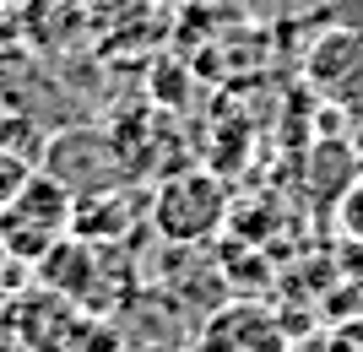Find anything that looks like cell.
<instances>
[{"instance_id":"obj_8","label":"cell","mask_w":363,"mask_h":352,"mask_svg":"<svg viewBox=\"0 0 363 352\" xmlns=\"http://www.w3.org/2000/svg\"><path fill=\"white\" fill-rule=\"evenodd\" d=\"M157 352H179V347H157ZM184 352H196V347H184Z\"/></svg>"},{"instance_id":"obj_1","label":"cell","mask_w":363,"mask_h":352,"mask_svg":"<svg viewBox=\"0 0 363 352\" xmlns=\"http://www.w3.org/2000/svg\"><path fill=\"white\" fill-rule=\"evenodd\" d=\"M71 212H76L71 190H65L55 174L33 169L11 195L0 200V239H6V249H11V261H33L38 266L49 249L71 233Z\"/></svg>"},{"instance_id":"obj_3","label":"cell","mask_w":363,"mask_h":352,"mask_svg":"<svg viewBox=\"0 0 363 352\" xmlns=\"http://www.w3.org/2000/svg\"><path fill=\"white\" fill-rule=\"evenodd\" d=\"M92 325V309H82L76 298L33 282V288L11 293L6 304V336L22 352H76Z\"/></svg>"},{"instance_id":"obj_7","label":"cell","mask_w":363,"mask_h":352,"mask_svg":"<svg viewBox=\"0 0 363 352\" xmlns=\"http://www.w3.org/2000/svg\"><path fill=\"white\" fill-rule=\"evenodd\" d=\"M288 352H331V347H325V336H293Z\"/></svg>"},{"instance_id":"obj_6","label":"cell","mask_w":363,"mask_h":352,"mask_svg":"<svg viewBox=\"0 0 363 352\" xmlns=\"http://www.w3.org/2000/svg\"><path fill=\"white\" fill-rule=\"evenodd\" d=\"M336 217H342V233H347L352 244L363 249V179L352 184V190H347L342 200H336Z\"/></svg>"},{"instance_id":"obj_4","label":"cell","mask_w":363,"mask_h":352,"mask_svg":"<svg viewBox=\"0 0 363 352\" xmlns=\"http://www.w3.org/2000/svg\"><path fill=\"white\" fill-rule=\"evenodd\" d=\"M288 320L260 298H233L217 314H206L196 352H288Z\"/></svg>"},{"instance_id":"obj_5","label":"cell","mask_w":363,"mask_h":352,"mask_svg":"<svg viewBox=\"0 0 363 352\" xmlns=\"http://www.w3.org/2000/svg\"><path fill=\"white\" fill-rule=\"evenodd\" d=\"M309 81L325 98L347 108H363V33L358 28H336L309 49Z\"/></svg>"},{"instance_id":"obj_2","label":"cell","mask_w":363,"mask_h":352,"mask_svg":"<svg viewBox=\"0 0 363 352\" xmlns=\"http://www.w3.org/2000/svg\"><path fill=\"white\" fill-rule=\"evenodd\" d=\"M228 217V190L217 174L201 169H179L174 179H163L152 190V228L163 233L168 244H201L223 228Z\"/></svg>"}]
</instances>
